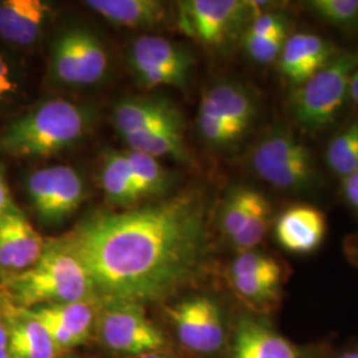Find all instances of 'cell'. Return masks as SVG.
<instances>
[{"mask_svg": "<svg viewBox=\"0 0 358 358\" xmlns=\"http://www.w3.org/2000/svg\"><path fill=\"white\" fill-rule=\"evenodd\" d=\"M99 303L145 307L174 296L205 268L208 207L196 190L122 211L96 213L64 236Z\"/></svg>", "mask_w": 358, "mask_h": 358, "instance_id": "6da1fadb", "label": "cell"}, {"mask_svg": "<svg viewBox=\"0 0 358 358\" xmlns=\"http://www.w3.org/2000/svg\"><path fill=\"white\" fill-rule=\"evenodd\" d=\"M94 124L90 105L50 99L11 117L0 128V153L13 159H36L66 150Z\"/></svg>", "mask_w": 358, "mask_h": 358, "instance_id": "7a4b0ae2", "label": "cell"}, {"mask_svg": "<svg viewBox=\"0 0 358 358\" xmlns=\"http://www.w3.org/2000/svg\"><path fill=\"white\" fill-rule=\"evenodd\" d=\"M0 294L22 308L97 301L87 271L63 238L45 241L43 254L31 268L1 278Z\"/></svg>", "mask_w": 358, "mask_h": 358, "instance_id": "3957f363", "label": "cell"}, {"mask_svg": "<svg viewBox=\"0 0 358 358\" xmlns=\"http://www.w3.org/2000/svg\"><path fill=\"white\" fill-rule=\"evenodd\" d=\"M358 65V55L345 53L332 59L292 96L294 118L306 128L329 125L349 93V83Z\"/></svg>", "mask_w": 358, "mask_h": 358, "instance_id": "277c9868", "label": "cell"}, {"mask_svg": "<svg viewBox=\"0 0 358 358\" xmlns=\"http://www.w3.org/2000/svg\"><path fill=\"white\" fill-rule=\"evenodd\" d=\"M96 336L110 352L130 356L162 352L166 340L150 320L145 307L133 303H100Z\"/></svg>", "mask_w": 358, "mask_h": 358, "instance_id": "5b68a950", "label": "cell"}, {"mask_svg": "<svg viewBox=\"0 0 358 358\" xmlns=\"http://www.w3.org/2000/svg\"><path fill=\"white\" fill-rule=\"evenodd\" d=\"M255 1L187 0L178 3L179 28L190 38L208 45L223 47L239 35L251 16Z\"/></svg>", "mask_w": 358, "mask_h": 358, "instance_id": "8992f818", "label": "cell"}, {"mask_svg": "<svg viewBox=\"0 0 358 358\" xmlns=\"http://www.w3.org/2000/svg\"><path fill=\"white\" fill-rule=\"evenodd\" d=\"M24 190L32 211L45 224H59L72 217L87 198L84 177L68 165L31 171L24 180Z\"/></svg>", "mask_w": 358, "mask_h": 358, "instance_id": "52a82bcc", "label": "cell"}, {"mask_svg": "<svg viewBox=\"0 0 358 358\" xmlns=\"http://www.w3.org/2000/svg\"><path fill=\"white\" fill-rule=\"evenodd\" d=\"M128 63L142 87H171L186 90L192 71V57L177 43L158 35L136 38L128 53Z\"/></svg>", "mask_w": 358, "mask_h": 358, "instance_id": "ba28073f", "label": "cell"}, {"mask_svg": "<svg viewBox=\"0 0 358 358\" xmlns=\"http://www.w3.org/2000/svg\"><path fill=\"white\" fill-rule=\"evenodd\" d=\"M108 65L101 40L85 28L66 29L53 43L50 72L62 85H94L106 76Z\"/></svg>", "mask_w": 358, "mask_h": 358, "instance_id": "9c48e42d", "label": "cell"}, {"mask_svg": "<svg viewBox=\"0 0 358 358\" xmlns=\"http://www.w3.org/2000/svg\"><path fill=\"white\" fill-rule=\"evenodd\" d=\"M251 164L260 178L278 189H301L313 178L309 150L294 136L282 130L271 131L257 142Z\"/></svg>", "mask_w": 358, "mask_h": 358, "instance_id": "30bf717a", "label": "cell"}, {"mask_svg": "<svg viewBox=\"0 0 358 358\" xmlns=\"http://www.w3.org/2000/svg\"><path fill=\"white\" fill-rule=\"evenodd\" d=\"M177 338L192 353L210 356L223 349L227 338L224 316L208 296H192L167 309Z\"/></svg>", "mask_w": 358, "mask_h": 358, "instance_id": "8fae6325", "label": "cell"}, {"mask_svg": "<svg viewBox=\"0 0 358 358\" xmlns=\"http://www.w3.org/2000/svg\"><path fill=\"white\" fill-rule=\"evenodd\" d=\"M100 303L83 300L63 304L29 308L44 324L59 350L66 352L83 345L96 329Z\"/></svg>", "mask_w": 358, "mask_h": 358, "instance_id": "7c38bea8", "label": "cell"}, {"mask_svg": "<svg viewBox=\"0 0 358 358\" xmlns=\"http://www.w3.org/2000/svg\"><path fill=\"white\" fill-rule=\"evenodd\" d=\"M44 247L45 239L19 207L0 217V279L31 268Z\"/></svg>", "mask_w": 358, "mask_h": 358, "instance_id": "4fadbf2b", "label": "cell"}, {"mask_svg": "<svg viewBox=\"0 0 358 358\" xmlns=\"http://www.w3.org/2000/svg\"><path fill=\"white\" fill-rule=\"evenodd\" d=\"M227 358H304V353L267 321L245 315L236 321Z\"/></svg>", "mask_w": 358, "mask_h": 358, "instance_id": "5bb4252c", "label": "cell"}, {"mask_svg": "<svg viewBox=\"0 0 358 358\" xmlns=\"http://www.w3.org/2000/svg\"><path fill=\"white\" fill-rule=\"evenodd\" d=\"M50 13L51 6L43 0H1L0 45L10 52L32 50Z\"/></svg>", "mask_w": 358, "mask_h": 358, "instance_id": "9a60e30c", "label": "cell"}, {"mask_svg": "<svg viewBox=\"0 0 358 358\" xmlns=\"http://www.w3.org/2000/svg\"><path fill=\"white\" fill-rule=\"evenodd\" d=\"M327 234V219L317 207L299 205L289 207L275 223L276 241L294 254H310L322 243Z\"/></svg>", "mask_w": 358, "mask_h": 358, "instance_id": "2e32d148", "label": "cell"}, {"mask_svg": "<svg viewBox=\"0 0 358 358\" xmlns=\"http://www.w3.org/2000/svg\"><path fill=\"white\" fill-rule=\"evenodd\" d=\"M1 296V294H0ZM10 327L13 358H60L63 353L55 345L44 324L29 308L16 307L1 296Z\"/></svg>", "mask_w": 358, "mask_h": 358, "instance_id": "e0dca14e", "label": "cell"}, {"mask_svg": "<svg viewBox=\"0 0 358 358\" xmlns=\"http://www.w3.org/2000/svg\"><path fill=\"white\" fill-rule=\"evenodd\" d=\"M331 45L313 34H294L287 38L279 56V69L289 83L300 87L332 60Z\"/></svg>", "mask_w": 358, "mask_h": 358, "instance_id": "ac0fdd59", "label": "cell"}, {"mask_svg": "<svg viewBox=\"0 0 358 358\" xmlns=\"http://www.w3.org/2000/svg\"><path fill=\"white\" fill-rule=\"evenodd\" d=\"M179 121L182 115L178 109L164 97L124 99L113 110V124L122 137Z\"/></svg>", "mask_w": 358, "mask_h": 358, "instance_id": "d6986e66", "label": "cell"}, {"mask_svg": "<svg viewBox=\"0 0 358 358\" xmlns=\"http://www.w3.org/2000/svg\"><path fill=\"white\" fill-rule=\"evenodd\" d=\"M203 97L214 106L234 141H239L255 118L256 105L251 93L235 83H219Z\"/></svg>", "mask_w": 358, "mask_h": 358, "instance_id": "ffe728a7", "label": "cell"}, {"mask_svg": "<svg viewBox=\"0 0 358 358\" xmlns=\"http://www.w3.org/2000/svg\"><path fill=\"white\" fill-rule=\"evenodd\" d=\"M87 7L115 26L153 28L167 17L166 4L158 0H88Z\"/></svg>", "mask_w": 358, "mask_h": 358, "instance_id": "44dd1931", "label": "cell"}, {"mask_svg": "<svg viewBox=\"0 0 358 358\" xmlns=\"http://www.w3.org/2000/svg\"><path fill=\"white\" fill-rule=\"evenodd\" d=\"M130 150L152 155L154 158H171L187 161L189 152L183 137V121L159 125L124 136Z\"/></svg>", "mask_w": 358, "mask_h": 358, "instance_id": "7402d4cb", "label": "cell"}, {"mask_svg": "<svg viewBox=\"0 0 358 358\" xmlns=\"http://www.w3.org/2000/svg\"><path fill=\"white\" fill-rule=\"evenodd\" d=\"M100 180L105 196L110 205L127 210L136 207L142 199L124 150H112L103 155Z\"/></svg>", "mask_w": 358, "mask_h": 358, "instance_id": "603a6c76", "label": "cell"}, {"mask_svg": "<svg viewBox=\"0 0 358 358\" xmlns=\"http://www.w3.org/2000/svg\"><path fill=\"white\" fill-rule=\"evenodd\" d=\"M133 178L142 198L166 195L171 189V174L157 158L136 150H124Z\"/></svg>", "mask_w": 358, "mask_h": 358, "instance_id": "cb8c5ba5", "label": "cell"}, {"mask_svg": "<svg viewBox=\"0 0 358 358\" xmlns=\"http://www.w3.org/2000/svg\"><path fill=\"white\" fill-rule=\"evenodd\" d=\"M271 222V205L268 199L256 192L250 214L244 222L243 229L236 235L231 244L239 251L245 252L255 248L267 234Z\"/></svg>", "mask_w": 358, "mask_h": 358, "instance_id": "d4e9b609", "label": "cell"}, {"mask_svg": "<svg viewBox=\"0 0 358 358\" xmlns=\"http://www.w3.org/2000/svg\"><path fill=\"white\" fill-rule=\"evenodd\" d=\"M328 165L333 171L346 178L358 169V121L349 125L333 138L327 152Z\"/></svg>", "mask_w": 358, "mask_h": 358, "instance_id": "484cf974", "label": "cell"}, {"mask_svg": "<svg viewBox=\"0 0 358 358\" xmlns=\"http://www.w3.org/2000/svg\"><path fill=\"white\" fill-rule=\"evenodd\" d=\"M255 195L256 190L248 187H236L224 198L220 210V229L230 242L243 229L244 222L250 214Z\"/></svg>", "mask_w": 358, "mask_h": 358, "instance_id": "4316f807", "label": "cell"}, {"mask_svg": "<svg viewBox=\"0 0 358 358\" xmlns=\"http://www.w3.org/2000/svg\"><path fill=\"white\" fill-rule=\"evenodd\" d=\"M235 292L255 306H268L278 300L282 276H230Z\"/></svg>", "mask_w": 358, "mask_h": 358, "instance_id": "83f0119b", "label": "cell"}, {"mask_svg": "<svg viewBox=\"0 0 358 358\" xmlns=\"http://www.w3.org/2000/svg\"><path fill=\"white\" fill-rule=\"evenodd\" d=\"M24 90L23 77L11 52L0 45V115L20 101Z\"/></svg>", "mask_w": 358, "mask_h": 358, "instance_id": "f1b7e54d", "label": "cell"}, {"mask_svg": "<svg viewBox=\"0 0 358 358\" xmlns=\"http://www.w3.org/2000/svg\"><path fill=\"white\" fill-rule=\"evenodd\" d=\"M287 41V29L266 35L244 34V48L248 56L260 64H269L279 59Z\"/></svg>", "mask_w": 358, "mask_h": 358, "instance_id": "f546056e", "label": "cell"}, {"mask_svg": "<svg viewBox=\"0 0 358 358\" xmlns=\"http://www.w3.org/2000/svg\"><path fill=\"white\" fill-rule=\"evenodd\" d=\"M230 276H282V269L273 257L251 250L235 257Z\"/></svg>", "mask_w": 358, "mask_h": 358, "instance_id": "4dcf8cb0", "label": "cell"}, {"mask_svg": "<svg viewBox=\"0 0 358 358\" xmlns=\"http://www.w3.org/2000/svg\"><path fill=\"white\" fill-rule=\"evenodd\" d=\"M198 128L203 140L213 146L224 148L235 142L231 136L230 130L217 115L214 106L208 103L205 97H202L198 109Z\"/></svg>", "mask_w": 358, "mask_h": 358, "instance_id": "1f68e13d", "label": "cell"}, {"mask_svg": "<svg viewBox=\"0 0 358 358\" xmlns=\"http://www.w3.org/2000/svg\"><path fill=\"white\" fill-rule=\"evenodd\" d=\"M308 7L316 16L336 26H352L358 22V0H312Z\"/></svg>", "mask_w": 358, "mask_h": 358, "instance_id": "d6a6232c", "label": "cell"}, {"mask_svg": "<svg viewBox=\"0 0 358 358\" xmlns=\"http://www.w3.org/2000/svg\"><path fill=\"white\" fill-rule=\"evenodd\" d=\"M0 358L11 357V343H10V327L6 312L4 299L0 296Z\"/></svg>", "mask_w": 358, "mask_h": 358, "instance_id": "836d02e7", "label": "cell"}, {"mask_svg": "<svg viewBox=\"0 0 358 358\" xmlns=\"http://www.w3.org/2000/svg\"><path fill=\"white\" fill-rule=\"evenodd\" d=\"M15 208H17V206L13 201L10 186L6 180L1 167H0V217L11 213Z\"/></svg>", "mask_w": 358, "mask_h": 358, "instance_id": "e575fe53", "label": "cell"}, {"mask_svg": "<svg viewBox=\"0 0 358 358\" xmlns=\"http://www.w3.org/2000/svg\"><path fill=\"white\" fill-rule=\"evenodd\" d=\"M346 199L358 211V169L344 179Z\"/></svg>", "mask_w": 358, "mask_h": 358, "instance_id": "d590c367", "label": "cell"}, {"mask_svg": "<svg viewBox=\"0 0 358 358\" xmlns=\"http://www.w3.org/2000/svg\"><path fill=\"white\" fill-rule=\"evenodd\" d=\"M349 94L358 103V69L353 72L349 83Z\"/></svg>", "mask_w": 358, "mask_h": 358, "instance_id": "8d00e7d4", "label": "cell"}, {"mask_svg": "<svg viewBox=\"0 0 358 358\" xmlns=\"http://www.w3.org/2000/svg\"><path fill=\"white\" fill-rule=\"evenodd\" d=\"M136 358H167V356L162 352H155V353H146V355H142Z\"/></svg>", "mask_w": 358, "mask_h": 358, "instance_id": "74e56055", "label": "cell"}, {"mask_svg": "<svg viewBox=\"0 0 358 358\" xmlns=\"http://www.w3.org/2000/svg\"><path fill=\"white\" fill-rule=\"evenodd\" d=\"M337 358H358V349H356V350H346Z\"/></svg>", "mask_w": 358, "mask_h": 358, "instance_id": "f35d334b", "label": "cell"}, {"mask_svg": "<svg viewBox=\"0 0 358 358\" xmlns=\"http://www.w3.org/2000/svg\"><path fill=\"white\" fill-rule=\"evenodd\" d=\"M167 358H170V357H167Z\"/></svg>", "mask_w": 358, "mask_h": 358, "instance_id": "ab89813d", "label": "cell"}]
</instances>
